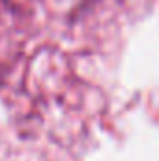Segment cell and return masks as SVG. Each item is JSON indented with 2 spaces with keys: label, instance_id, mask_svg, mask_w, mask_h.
<instances>
[]
</instances>
